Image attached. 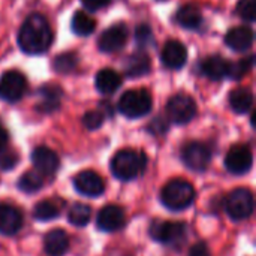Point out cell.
<instances>
[{
    "mask_svg": "<svg viewBox=\"0 0 256 256\" xmlns=\"http://www.w3.org/2000/svg\"><path fill=\"white\" fill-rule=\"evenodd\" d=\"M166 114L176 124H186L196 116V104L189 94H176L168 100Z\"/></svg>",
    "mask_w": 256,
    "mask_h": 256,
    "instance_id": "obj_7",
    "label": "cell"
},
{
    "mask_svg": "<svg viewBox=\"0 0 256 256\" xmlns=\"http://www.w3.org/2000/svg\"><path fill=\"white\" fill-rule=\"evenodd\" d=\"M90 216H92V208L86 204H74L70 208H69V213H68V219L72 225L75 226H84L88 224L90 220Z\"/></svg>",
    "mask_w": 256,
    "mask_h": 256,
    "instance_id": "obj_27",
    "label": "cell"
},
{
    "mask_svg": "<svg viewBox=\"0 0 256 256\" xmlns=\"http://www.w3.org/2000/svg\"><path fill=\"white\" fill-rule=\"evenodd\" d=\"M104 118H105V116H104L102 111H88L82 117V124L88 130H96V129H99L102 126Z\"/></svg>",
    "mask_w": 256,
    "mask_h": 256,
    "instance_id": "obj_33",
    "label": "cell"
},
{
    "mask_svg": "<svg viewBox=\"0 0 256 256\" xmlns=\"http://www.w3.org/2000/svg\"><path fill=\"white\" fill-rule=\"evenodd\" d=\"M81 3L87 10L96 12V10H100L102 8L108 6L111 3V0H81Z\"/></svg>",
    "mask_w": 256,
    "mask_h": 256,
    "instance_id": "obj_35",
    "label": "cell"
},
{
    "mask_svg": "<svg viewBox=\"0 0 256 256\" xmlns=\"http://www.w3.org/2000/svg\"><path fill=\"white\" fill-rule=\"evenodd\" d=\"M44 244L50 256H63L69 249V237L63 230H52L45 236Z\"/></svg>",
    "mask_w": 256,
    "mask_h": 256,
    "instance_id": "obj_19",
    "label": "cell"
},
{
    "mask_svg": "<svg viewBox=\"0 0 256 256\" xmlns=\"http://www.w3.org/2000/svg\"><path fill=\"white\" fill-rule=\"evenodd\" d=\"M96 224L104 232H116L124 225V213L117 206H106L98 213Z\"/></svg>",
    "mask_w": 256,
    "mask_h": 256,
    "instance_id": "obj_15",
    "label": "cell"
},
{
    "mask_svg": "<svg viewBox=\"0 0 256 256\" xmlns=\"http://www.w3.org/2000/svg\"><path fill=\"white\" fill-rule=\"evenodd\" d=\"M150 57L146 52H136V54H130L126 62L123 63L124 68V74L130 78H136V76H142L150 72Z\"/></svg>",
    "mask_w": 256,
    "mask_h": 256,
    "instance_id": "obj_21",
    "label": "cell"
},
{
    "mask_svg": "<svg viewBox=\"0 0 256 256\" xmlns=\"http://www.w3.org/2000/svg\"><path fill=\"white\" fill-rule=\"evenodd\" d=\"M177 22L188 30H196L202 24V14L195 4H184L176 14Z\"/></svg>",
    "mask_w": 256,
    "mask_h": 256,
    "instance_id": "obj_22",
    "label": "cell"
},
{
    "mask_svg": "<svg viewBox=\"0 0 256 256\" xmlns=\"http://www.w3.org/2000/svg\"><path fill=\"white\" fill-rule=\"evenodd\" d=\"M94 86H96L99 93H102V94H112L114 92H117L120 88L122 76L114 69L105 68V69L98 72L96 80H94Z\"/></svg>",
    "mask_w": 256,
    "mask_h": 256,
    "instance_id": "obj_20",
    "label": "cell"
},
{
    "mask_svg": "<svg viewBox=\"0 0 256 256\" xmlns=\"http://www.w3.org/2000/svg\"><path fill=\"white\" fill-rule=\"evenodd\" d=\"M156 128V130H153L154 134H164V132H166V129H168V124H166V122L164 120V118H156L153 123H152V126H150V129H154Z\"/></svg>",
    "mask_w": 256,
    "mask_h": 256,
    "instance_id": "obj_37",
    "label": "cell"
},
{
    "mask_svg": "<svg viewBox=\"0 0 256 256\" xmlns=\"http://www.w3.org/2000/svg\"><path fill=\"white\" fill-rule=\"evenodd\" d=\"M147 166V158L142 152L124 148L111 159V171L120 180H134L140 177Z\"/></svg>",
    "mask_w": 256,
    "mask_h": 256,
    "instance_id": "obj_2",
    "label": "cell"
},
{
    "mask_svg": "<svg viewBox=\"0 0 256 256\" xmlns=\"http://www.w3.org/2000/svg\"><path fill=\"white\" fill-rule=\"evenodd\" d=\"M160 58H162V63L168 69L177 70V69H182L186 64V62H188V50L180 40L172 39V40H168L164 45L162 52H160Z\"/></svg>",
    "mask_w": 256,
    "mask_h": 256,
    "instance_id": "obj_13",
    "label": "cell"
},
{
    "mask_svg": "<svg viewBox=\"0 0 256 256\" xmlns=\"http://www.w3.org/2000/svg\"><path fill=\"white\" fill-rule=\"evenodd\" d=\"M252 165L254 154L248 146H234L225 158V166L232 174H246Z\"/></svg>",
    "mask_w": 256,
    "mask_h": 256,
    "instance_id": "obj_10",
    "label": "cell"
},
{
    "mask_svg": "<svg viewBox=\"0 0 256 256\" xmlns=\"http://www.w3.org/2000/svg\"><path fill=\"white\" fill-rule=\"evenodd\" d=\"M182 160L184 165L196 172H202L208 168L210 160H212V153L210 148L198 141H192L186 144L182 150Z\"/></svg>",
    "mask_w": 256,
    "mask_h": 256,
    "instance_id": "obj_9",
    "label": "cell"
},
{
    "mask_svg": "<svg viewBox=\"0 0 256 256\" xmlns=\"http://www.w3.org/2000/svg\"><path fill=\"white\" fill-rule=\"evenodd\" d=\"M237 14L242 20L254 22L256 20V0H240L237 3Z\"/></svg>",
    "mask_w": 256,
    "mask_h": 256,
    "instance_id": "obj_31",
    "label": "cell"
},
{
    "mask_svg": "<svg viewBox=\"0 0 256 256\" xmlns=\"http://www.w3.org/2000/svg\"><path fill=\"white\" fill-rule=\"evenodd\" d=\"M162 204L174 212H180L188 208L194 200H195V189L194 186L183 180V178H174L165 184V188L160 192Z\"/></svg>",
    "mask_w": 256,
    "mask_h": 256,
    "instance_id": "obj_3",
    "label": "cell"
},
{
    "mask_svg": "<svg viewBox=\"0 0 256 256\" xmlns=\"http://www.w3.org/2000/svg\"><path fill=\"white\" fill-rule=\"evenodd\" d=\"M78 64V57L74 52H63L56 57L54 60V69L58 74H69L72 72Z\"/></svg>",
    "mask_w": 256,
    "mask_h": 256,
    "instance_id": "obj_29",
    "label": "cell"
},
{
    "mask_svg": "<svg viewBox=\"0 0 256 256\" xmlns=\"http://www.w3.org/2000/svg\"><path fill=\"white\" fill-rule=\"evenodd\" d=\"M58 214H60L58 207H57L52 201H40V202H38V204L34 206V210H33L34 219L42 220V222L52 220V219H56Z\"/></svg>",
    "mask_w": 256,
    "mask_h": 256,
    "instance_id": "obj_28",
    "label": "cell"
},
{
    "mask_svg": "<svg viewBox=\"0 0 256 256\" xmlns=\"http://www.w3.org/2000/svg\"><path fill=\"white\" fill-rule=\"evenodd\" d=\"M72 32L78 36H88L96 28V21L84 10H76L70 22Z\"/></svg>",
    "mask_w": 256,
    "mask_h": 256,
    "instance_id": "obj_25",
    "label": "cell"
},
{
    "mask_svg": "<svg viewBox=\"0 0 256 256\" xmlns=\"http://www.w3.org/2000/svg\"><path fill=\"white\" fill-rule=\"evenodd\" d=\"M74 186L81 195H86L90 198L100 196L105 190V183L102 177L96 174L94 171H81L74 178Z\"/></svg>",
    "mask_w": 256,
    "mask_h": 256,
    "instance_id": "obj_12",
    "label": "cell"
},
{
    "mask_svg": "<svg viewBox=\"0 0 256 256\" xmlns=\"http://www.w3.org/2000/svg\"><path fill=\"white\" fill-rule=\"evenodd\" d=\"M27 90V80L18 70H8L0 78V99L6 102H18Z\"/></svg>",
    "mask_w": 256,
    "mask_h": 256,
    "instance_id": "obj_8",
    "label": "cell"
},
{
    "mask_svg": "<svg viewBox=\"0 0 256 256\" xmlns=\"http://www.w3.org/2000/svg\"><path fill=\"white\" fill-rule=\"evenodd\" d=\"M135 40L138 44L140 48H148L153 45V32L152 28L147 26V24H140L136 28H135Z\"/></svg>",
    "mask_w": 256,
    "mask_h": 256,
    "instance_id": "obj_32",
    "label": "cell"
},
{
    "mask_svg": "<svg viewBox=\"0 0 256 256\" xmlns=\"http://www.w3.org/2000/svg\"><path fill=\"white\" fill-rule=\"evenodd\" d=\"M8 141H9V134H8V130H6L3 126H0V150H3V148L6 147Z\"/></svg>",
    "mask_w": 256,
    "mask_h": 256,
    "instance_id": "obj_38",
    "label": "cell"
},
{
    "mask_svg": "<svg viewBox=\"0 0 256 256\" xmlns=\"http://www.w3.org/2000/svg\"><path fill=\"white\" fill-rule=\"evenodd\" d=\"M22 226V214L9 204H0V232L4 236L16 234Z\"/></svg>",
    "mask_w": 256,
    "mask_h": 256,
    "instance_id": "obj_16",
    "label": "cell"
},
{
    "mask_svg": "<svg viewBox=\"0 0 256 256\" xmlns=\"http://www.w3.org/2000/svg\"><path fill=\"white\" fill-rule=\"evenodd\" d=\"M254 62H255V57L254 56H249L246 58H242L240 62L237 63H230V72H228V76L230 78H234V80H240L243 78L246 74H249V70L254 68Z\"/></svg>",
    "mask_w": 256,
    "mask_h": 256,
    "instance_id": "obj_30",
    "label": "cell"
},
{
    "mask_svg": "<svg viewBox=\"0 0 256 256\" xmlns=\"http://www.w3.org/2000/svg\"><path fill=\"white\" fill-rule=\"evenodd\" d=\"M39 94L42 98V102L39 105V111L42 112H52L60 106V99H62V90L57 86H44L39 90Z\"/></svg>",
    "mask_w": 256,
    "mask_h": 256,
    "instance_id": "obj_23",
    "label": "cell"
},
{
    "mask_svg": "<svg viewBox=\"0 0 256 256\" xmlns=\"http://www.w3.org/2000/svg\"><path fill=\"white\" fill-rule=\"evenodd\" d=\"M152 94L144 88L128 90L118 100V111L128 118H140L150 112Z\"/></svg>",
    "mask_w": 256,
    "mask_h": 256,
    "instance_id": "obj_4",
    "label": "cell"
},
{
    "mask_svg": "<svg viewBox=\"0 0 256 256\" xmlns=\"http://www.w3.org/2000/svg\"><path fill=\"white\" fill-rule=\"evenodd\" d=\"M201 70L202 74L210 78L212 81H220L224 80L225 76H228V72H230V62L225 60L222 56H210L207 57L202 64H201Z\"/></svg>",
    "mask_w": 256,
    "mask_h": 256,
    "instance_id": "obj_18",
    "label": "cell"
},
{
    "mask_svg": "<svg viewBox=\"0 0 256 256\" xmlns=\"http://www.w3.org/2000/svg\"><path fill=\"white\" fill-rule=\"evenodd\" d=\"M148 232L153 240L176 249L186 242V226L180 222L154 220L152 222Z\"/></svg>",
    "mask_w": 256,
    "mask_h": 256,
    "instance_id": "obj_5",
    "label": "cell"
},
{
    "mask_svg": "<svg viewBox=\"0 0 256 256\" xmlns=\"http://www.w3.org/2000/svg\"><path fill=\"white\" fill-rule=\"evenodd\" d=\"M52 42V32L45 16L32 14L22 22L18 33V45L26 54H44Z\"/></svg>",
    "mask_w": 256,
    "mask_h": 256,
    "instance_id": "obj_1",
    "label": "cell"
},
{
    "mask_svg": "<svg viewBox=\"0 0 256 256\" xmlns=\"http://www.w3.org/2000/svg\"><path fill=\"white\" fill-rule=\"evenodd\" d=\"M254 195L246 188L232 190L226 198V213L232 220H244L254 213Z\"/></svg>",
    "mask_w": 256,
    "mask_h": 256,
    "instance_id": "obj_6",
    "label": "cell"
},
{
    "mask_svg": "<svg viewBox=\"0 0 256 256\" xmlns=\"http://www.w3.org/2000/svg\"><path fill=\"white\" fill-rule=\"evenodd\" d=\"M32 160L40 176H52L60 166V159L56 152L48 147H38L32 153Z\"/></svg>",
    "mask_w": 256,
    "mask_h": 256,
    "instance_id": "obj_14",
    "label": "cell"
},
{
    "mask_svg": "<svg viewBox=\"0 0 256 256\" xmlns=\"http://www.w3.org/2000/svg\"><path fill=\"white\" fill-rule=\"evenodd\" d=\"M18 164V154L12 150H8V148H3L0 150V168L8 171V170H12L15 165Z\"/></svg>",
    "mask_w": 256,
    "mask_h": 256,
    "instance_id": "obj_34",
    "label": "cell"
},
{
    "mask_svg": "<svg viewBox=\"0 0 256 256\" xmlns=\"http://www.w3.org/2000/svg\"><path fill=\"white\" fill-rule=\"evenodd\" d=\"M225 42L234 51H248L254 44V30L246 26L234 27L226 33Z\"/></svg>",
    "mask_w": 256,
    "mask_h": 256,
    "instance_id": "obj_17",
    "label": "cell"
},
{
    "mask_svg": "<svg viewBox=\"0 0 256 256\" xmlns=\"http://www.w3.org/2000/svg\"><path fill=\"white\" fill-rule=\"evenodd\" d=\"M189 256H210V249L206 243H196L190 248Z\"/></svg>",
    "mask_w": 256,
    "mask_h": 256,
    "instance_id": "obj_36",
    "label": "cell"
},
{
    "mask_svg": "<svg viewBox=\"0 0 256 256\" xmlns=\"http://www.w3.org/2000/svg\"><path fill=\"white\" fill-rule=\"evenodd\" d=\"M230 105L237 114L248 112L254 105V94L249 88L240 87L231 92L230 94Z\"/></svg>",
    "mask_w": 256,
    "mask_h": 256,
    "instance_id": "obj_24",
    "label": "cell"
},
{
    "mask_svg": "<svg viewBox=\"0 0 256 256\" xmlns=\"http://www.w3.org/2000/svg\"><path fill=\"white\" fill-rule=\"evenodd\" d=\"M126 42H128V28L124 24L118 22L106 28L100 34L98 45L102 52H116V51H120Z\"/></svg>",
    "mask_w": 256,
    "mask_h": 256,
    "instance_id": "obj_11",
    "label": "cell"
},
{
    "mask_svg": "<svg viewBox=\"0 0 256 256\" xmlns=\"http://www.w3.org/2000/svg\"><path fill=\"white\" fill-rule=\"evenodd\" d=\"M42 186H44V180L38 171H26L18 180V188L26 194L38 192L39 189H42Z\"/></svg>",
    "mask_w": 256,
    "mask_h": 256,
    "instance_id": "obj_26",
    "label": "cell"
}]
</instances>
